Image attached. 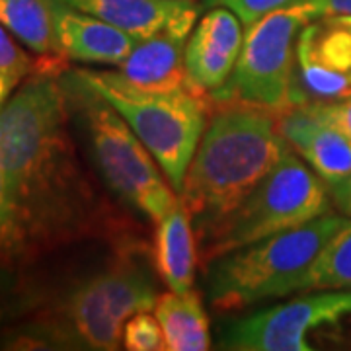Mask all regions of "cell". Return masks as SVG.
Returning a JSON list of instances; mask_svg holds the SVG:
<instances>
[{
    "mask_svg": "<svg viewBox=\"0 0 351 351\" xmlns=\"http://www.w3.org/2000/svg\"><path fill=\"white\" fill-rule=\"evenodd\" d=\"M66 61L63 55L41 57L36 73L0 113V162L32 263L86 240L138 237L80 164L61 78Z\"/></svg>",
    "mask_w": 351,
    "mask_h": 351,
    "instance_id": "1",
    "label": "cell"
},
{
    "mask_svg": "<svg viewBox=\"0 0 351 351\" xmlns=\"http://www.w3.org/2000/svg\"><path fill=\"white\" fill-rule=\"evenodd\" d=\"M151 248L141 237L112 244L110 258L98 269L71 283L55 297L27 289L24 313L32 318L20 328L16 348L115 351L123 348V328L133 314L156 304Z\"/></svg>",
    "mask_w": 351,
    "mask_h": 351,
    "instance_id": "2",
    "label": "cell"
},
{
    "mask_svg": "<svg viewBox=\"0 0 351 351\" xmlns=\"http://www.w3.org/2000/svg\"><path fill=\"white\" fill-rule=\"evenodd\" d=\"M291 151L276 112L240 101L213 104L207 129L178 191L195 237L234 211Z\"/></svg>",
    "mask_w": 351,
    "mask_h": 351,
    "instance_id": "3",
    "label": "cell"
},
{
    "mask_svg": "<svg viewBox=\"0 0 351 351\" xmlns=\"http://www.w3.org/2000/svg\"><path fill=\"white\" fill-rule=\"evenodd\" d=\"M350 217L326 213L254 242L207 265V297L215 311H240L302 291L308 269Z\"/></svg>",
    "mask_w": 351,
    "mask_h": 351,
    "instance_id": "4",
    "label": "cell"
},
{
    "mask_svg": "<svg viewBox=\"0 0 351 351\" xmlns=\"http://www.w3.org/2000/svg\"><path fill=\"white\" fill-rule=\"evenodd\" d=\"M61 78L71 113L86 133L92 158L106 186L121 203L158 223L178 203L160 164L121 113L75 71Z\"/></svg>",
    "mask_w": 351,
    "mask_h": 351,
    "instance_id": "5",
    "label": "cell"
},
{
    "mask_svg": "<svg viewBox=\"0 0 351 351\" xmlns=\"http://www.w3.org/2000/svg\"><path fill=\"white\" fill-rule=\"evenodd\" d=\"M75 73L121 113L178 193L207 129L213 101L195 90L147 92L110 71L76 69Z\"/></svg>",
    "mask_w": 351,
    "mask_h": 351,
    "instance_id": "6",
    "label": "cell"
},
{
    "mask_svg": "<svg viewBox=\"0 0 351 351\" xmlns=\"http://www.w3.org/2000/svg\"><path fill=\"white\" fill-rule=\"evenodd\" d=\"M328 188L308 164L287 152L234 211L197 237L201 265L330 213Z\"/></svg>",
    "mask_w": 351,
    "mask_h": 351,
    "instance_id": "7",
    "label": "cell"
},
{
    "mask_svg": "<svg viewBox=\"0 0 351 351\" xmlns=\"http://www.w3.org/2000/svg\"><path fill=\"white\" fill-rule=\"evenodd\" d=\"M318 16L313 4L304 2L248 25L234 73L211 101H240L276 113L287 110L297 39L302 27Z\"/></svg>",
    "mask_w": 351,
    "mask_h": 351,
    "instance_id": "8",
    "label": "cell"
},
{
    "mask_svg": "<svg viewBox=\"0 0 351 351\" xmlns=\"http://www.w3.org/2000/svg\"><path fill=\"white\" fill-rule=\"evenodd\" d=\"M351 311V293L318 291L230 322L221 348L237 351H311L308 332Z\"/></svg>",
    "mask_w": 351,
    "mask_h": 351,
    "instance_id": "9",
    "label": "cell"
},
{
    "mask_svg": "<svg viewBox=\"0 0 351 351\" xmlns=\"http://www.w3.org/2000/svg\"><path fill=\"white\" fill-rule=\"evenodd\" d=\"M351 94V16L322 14L297 39L289 108Z\"/></svg>",
    "mask_w": 351,
    "mask_h": 351,
    "instance_id": "10",
    "label": "cell"
},
{
    "mask_svg": "<svg viewBox=\"0 0 351 351\" xmlns=\"http://www.w3.org/2000/svg\"><path fill=\"white\" fill-rule=\"evenodd\" d=\"M237 14L225 6L209 8L195 24L186 47L189 84L209 100L221 92L239 63L244 32Z\"/></svg>",
    "mask_w": 351,
    "mask_h": 351,
    "instance_id": "11",
    "label": "cell"
},
{
    "mask_svg": "<svg viewBox=\"0 0 351 351\" xmlns=\"http://www.w3.org/2000/svg\"><path fill=\"white\" fill-rule=\"evenodd\" d=\"M197 22H184L149 39L137 41L135 49L119 66V75L129 84L147 92H180L193 90L186 69L188 39Z\"/></svg>",
    "mask_w": 351,
    "mask_h": 351,
    "instance_id": "12",
    "label": "cell"
},
{
    "mask_svg": "<svg viewBox=\"0 0 351 351\" xmlns=\"http://www.w3.org/2000/svg\"><path fill=\"white\" fill-rule=\"evenodd\" d=\"M277 119L289 145L330 188L351 176V137L304 106L287 108Z\"/></svg>",
    "mask_w": 351,
    "mask_h": 351,
    "instance_id": "13",
    "label": "cell"
},
{
    "mask_svg": "<svg viewBox=\"0 0 351 351\" xmlns=\"http://www.w3.org/2000/svg\"><path fill=\"white\" fill-rule=\"evenodd\" d=\"M80 12L119 27L137 41L184 22H197L203 4L195 0H61Z\"/></svg>",
    "mask_w": 351,
    "mask_h": 351,
    "instance_id": "14",
    "label": "cell"
},
{
    "mask_svg": "<svg viewBox=\"0 0 351 351\" xmlns=\"http://www.w3.org/2000/svg\"><path fill=\"white\" fill-rule=\"evenodd\" d=\"M55 29L69 61L117 64L135 49L137 39L96 16L55 0Z\"/></svg>",
    "mask_w": 351,
    "mask_h": 351,
    "instance_id": "15",
    "label": "cell"
},
{
    "mask_svg": "<svg viewBox=\"0 0 351 351\" xmlns=\"http://www.w3.org/2000/svg\"><path fill=\"white\" fill-rule=\"evenodd\" d=\"M195 240L191 217L178 197V203L158 221L154 232V267L170 291L184 293L193 289L199 260Z\"/></svg>",
    "mask_w": 351,
    "mask_h": 351,
    "instance_id": "16",
    "label": "cell"
},
{
    "mask_svg": "<svg viewBox=\"0 0 351 351\" xmlns=\"http://www.w3.org/2000/svg\"><path fill=\"white\" fill-rule=\"evenodd\" d=\"M154 314L162 326L168 351H205L211 348L209 318L195 289L160 295L154 304Z\"/></svg>",
    "mask_w": 351,
    "mask_h": 351,
    "instance_id": "17",
    "label": "cell"
},
{
    "mask_svg": "<svg viewBox=\"0 0 351 351\" xmlns=\"http://www.w3.org/2000/svg\"><path fill=\"white\" fill-rule=\"evenodd\" d=\"M0 24L38 55H63L55 29V0H0Z\"/></svg>",
    "mask_w": 351,
    "mask_h": 351,
    "instance_id": "18",
    "label": "cell"
},
{
    "mask_svg": "<svg viewBox=\"0 0 351 351\" xmlns=\"http://www.w3.org/2000/svg\"><path fill=\"white\" fill-rule=\"evenodd\" d=\"M351 287V217L314 260L302 291H343Z\"/></svg>",
    "mask_w": 351,
    "mask_h": 351,
    "instance_id": "19",
    "label": "cell"
},
{
    "mask_svg": "<svg viewBox=\"0 0 351 351\" xmlns=\"http://www.w3.org/2000/svg\"><path fill=\"white\" fill-rule=\"evenodd\" d=\"M25 265H32V260L18 219L8 176L0 162V267L16 274Z\"/></svg>",
    "mask_w": 351,
    "mask_h": 351,
    "instance_id": "20",
    "label": "cell"
},
{
    "mask_svg": "<svg viewBox=\"0 0 351 351\" xmlns=\"http://www.w3.org/2000/svg\"><path fill=\"white\" fill-rule=\"evenodd\" d=\"M123 348L129 351H162L166 350L164 332L156 314L149 311L133 314L123 328Z\"/></svg>",
    "mask_w": 351,
    "mask_h": 351,
    "instance_id": "21",
    "label": "cell"
},
{
    "mask_svg": "<svg viewBox=\"0 0 351 351\" xmlns=\"http://www.w3.org/2000/svg\"><path fill=\"white\" fill-rule=\"evenodd\" d=\"M12 32L8 27L0 24V75H4L6 78H10L14 84L18 86L22 80H25L29 75L36 73L38 69V59L29 57L18 43L16 39L10 36Z\"/></svg>",
    "mask_w": 351,
    "mask_h": 351,
    "instance_id": "22",
    "label": "cell"
},
{
    "mask_svg": "<svg viewBox=\"0 0 351 351\" xmlns=\"http://www.w3.org/2000/svg\"><path fill=\"white\" fill-rule=\"evenodd\" d=\"M304 2H311V0H203L201 4L203 8L225 6L239 16L244 27H248L267 14L291 8L297 4H304Z\"/></svg>",
    "mask_w": 351,
    "mask_h": 351,
    "instance_id": "23",
    "label": "cell"
},
{
    "mask_svg": "<svg viewBox=\"0 0 351 351\" xmlns=\"http://www.w3.org/2000/svg\"><path fill=\"white\" fill-rule=\"evenodd\" d=\"M304 108H308L320 119H324L330 125H334L341 133L351 137V94L343 96V98H338V100L308 104Z\"/></svg>",
    "mask_w": 351,
    "mask_h": 351,
    "instance_id": "24",
    "label": "cell"
},
{
    "mask_svg": "<svg viewBox=\"0 0 351 351\" xmlns=\"http://www.w3.org/2000/svg\"><path fill=\"white\" fill-rule=\"evenodd\" d=\"M10 274L14 271L0 267V326L10 314H16L18 311L24 313L25 302H27V287L18 285L12 279H8Z\"/></svg>",
    "mask_w": 351,
    "mask_h": 351,
    "instance_id": "25",
    "label": "cell"
},
{
    "mask_svg": "<svg viewBox=\"0 0 351 351\" xmlns=\"http://www.w3.org/2000/svg\"><path fill=\"white\" fill-rule=\"evenodd\" d=\"M330 195L334 205L339 209V213L351 217V176H348L343 182L330 188Z\"/></svg>",
    "mask_w": 351,
    "mask_h": 351,
    "instance_id": "26",
    "label": "cell"
},
{
    "mask_svg": "<svg viewBox=\"0 0 351 351\" xmlns=\"http://www.w3.org/2000/svg\"><path fill=\"white\" fill-rule=\"evenodd\" d=\"M318 14H350L351 16V0H311Z\"/></svg>",
    "mask_w": 351,
    "mask_h": 351,
    "instance_id": "27",
    "label": "cell"
},
{
    "mask_svg": "<svg viewBox=\"0 0 351 351\" xmlns=\"http://www.w3.org/2000/svg\"><path fill=\"white\" fill-rule=\"evenodd\" d=\"M16 84H14L10 78H6L4 75H0V113L4 110V106H6V100H8V96H10V92H12Z\"/></svg>",
    "mask_w": 351,
    "mask_h": 351,
    "instance_id": "28",
    "label": "cell"
}]
</instances>
